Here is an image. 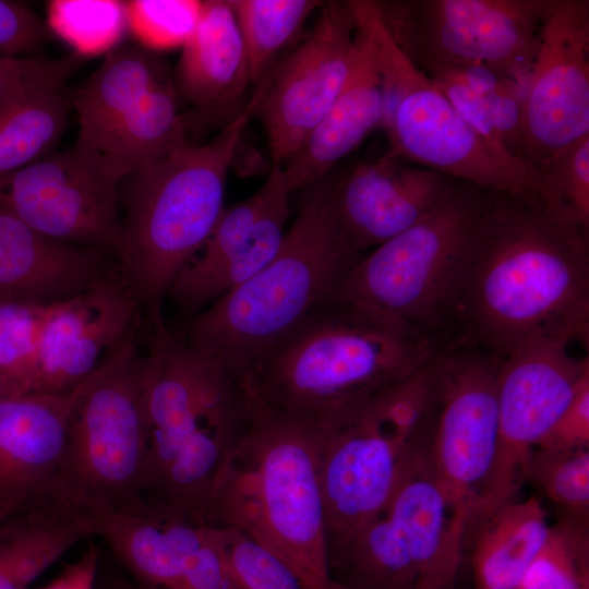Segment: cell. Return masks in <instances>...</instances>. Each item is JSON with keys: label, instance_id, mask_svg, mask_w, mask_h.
<instances>
[{"label": "cell", "instance_id": "1", "mask_svg": "<svg viewBox=\"0 0 589 589\" xmlns=\"http://www.w3.org/2000/svg\"><path fill=\"white\" fill-rule=\"evenodd\" d=\"M454 321L497 358L541 338L587 342L589 228L541 191L495 192L469 238Z\"/></svg>", "mask_w": 589, "mask_h": 589}, {"label": "cell", "instance_id": "2", "mask_svg": "<svg viewBox=\"0 0 589 589\" xmlns=\"http://www.w3.org/2000/svg\"><path fill=\"white\" fill-rule=\"evenodd\" d=\"M438 349L420 329L325 302L240 382L253 404L323 428L421 369Z\"/></svg>", "mask_w": 589, "mask_h": 589}, {"label": "cell", "instance_id": "3", "mask_svg": "<svg viewBox=\"0 0 589 589\" xmlns=\"http://www.w3.org/2000/svg\"><path fill=\"white\" fill-rule=\"evenodd\" d=\"M251 401V400H250ZM323 428L251 401L201 518L236 528L283 560L304 589L332 579L321 488Z\"/></svg>", "mask_w": 589, "mask_h": 589}, {"label": "cell", "instance_id": "4", "mask_svg": "<svg viewBox=\"0 0 589 589\" xmlns=\"http://www.w3.org/2000/svg\"><path fill=\"white\" fill-rule=\"evenodd\" d=\"M141 359L151 431L143 500L200 514L218 471L245 432L251 401L218 361L172 333L144 327Z\"/></svg>", "mask_w": 589, "mask_h": 589}, {"label": "cell", "instance_id": "5", "mask_svg": "<svg viewBox=\"0 0 589 589\" xmlns=\"http://www.w3.org/2000/svg\"><path fill=\"white\" fill-rule=\"evenodd\" d=\"M330 184L326 178L306 189L267 265L190 317L177 334L239 381L324 301L362 256L337 225Z\"/></svg>", "mask_w": 589, "mask_h": 589}, {"label": "cell", "instance_id": "6", "mask_svg": "<svg viewBox=\"0 0 589 589\" xmlns=\"http://www.w3.org/2000/svg\"><path fill=\"white\" fill-rule=\"evenodd\" d=\"M268 80L209 142L185 143L134 173L125 194L117 272L143 323L164 320L163 302L180 269L203 247L225 206L229 169Z\"/></svg>", "mask_w": 589, "mask_h": 589}, {"label": "cell", "instance_id": "7", "mask_svg": "<svg viewBox=\"0 0 589 589\" xmlns=\"http://www.w3.org/2000/svg\"><path fill=\"white\" fill-rule=\"evenodd\" d=\"M495 192L455 179L422 219L362 255L322 303L435 333L454 320L471 231Z\"/></svg>", "mask_w": 589, "mask_h": 589}, {"label": "cell", "instance_id": "8", "mask_svg": "<svg viewBox=\"0 0 589 589\" xmlns=\"http://www.w3.org/2000/svg\"><path fill=\"white\" fill-rule=\"evenodd\" d=\"M434 358L323 426L321 488L328 554L387 505L411 442L435 406Z\"/></svg>", "mask_w": 589, "mask_h": 589}, {"label": "cell", "instance_id": "9", "mask_svg": "<svg viewBox=\"0 0 589 589\" xmlns=\"http://www.w3.org/2000/svg\"><path fill=\"white\" fill-rule=\"evenodd\" d=\"M142 328V327H141ZM134 329L81 383L57 496L79 508L128 510L143 504L151 431Z\"/></svg>", "mask_w": 589, "mask_h": 589}, {"label": "cell", "instance_id": "10", "mask_svg": "<svg viewBox=\"0 0 589 589\" xmlns=\"http://www.w3.org/2000/svg\"><path fill=\"white\" fill-rule=\"evenodd\" d=\"M369 31L382 81L386 153L494 192L540 191L532 167L495 155L459 116L434 82L397 47L373 0H350Z\"/></svg>", "mask_w": 589, "mask_h": 589}, {"label": "cell", "instance_id": "11", "mask_svg": "<svg viewBox=\"0 0 589 589\" xmlns=\"http://www.w3.org/2000/svg\"><path fill=\"white\" fill-rule=\"evenodd\" d=\"M374 4L394 43L428 76L481 64L526 92L552 0H386Z\"/></svg>", "mask_w": 589, "mask_h": 589}, {"label": "cell", "instance_id": "12", "mask_svg": "<svg viewBox=\"0 0 589 589\" xmlns=\"http://www.w3.org/2000/svg\"><path fill=\"white\" fill-rule=\"evenodd\" d=\"M567 337L541 338L500 358L498 434L490 471L468 530L517 500L528 459L574 397L589 385L588 356Z\"/></svg>", "mask_w": 589, "mask_h": 589}, {"label": "cell", "instance_id": "13", "mask_svg": "<svg viewBox=\"0 0 589 589\" xmlns=\"http://www.w3.org/2000/svg\"><path fill=\"white\" fill-rule=\"evenodd\" d=\"M498 362L469 341L436 354L431 461L444 493L466 517L467 532L496 449Z\"/></svg>", "mask_w": 589, "mask_h": 589}, {"label": "cell", "instance_id": "14", "mask_svg": "<svg viewBox=\"0 0 589 589\" xmlns=\"http://www.w3.org/2000/svg\"><path fill=\"white\" fill-rule=\"evenodd\" d=\"M0 208L47 238L117 259L122 239L118 188L73 147L2 179Z\"/></svg>", "mask_w": 589, "mask_h": 589}, {"label": "cell", "instance_id": "15", "mask_svg": "<svg viewBox=\"0 0 589 589\" xmlns=\"http://www.w3.org/2000/svg\"><path fill=\"white\" fill-rule=\"evenodd\" d=\"M356 34L349 0L324 2L312 32L269 71L257 111L272 164L284 166L338 97L352 68Z\"/></svg>", "mask_w": 589, "mask_h": 589}, {"label": "cell", "instance_id": "16", "mask_svg": "<svg viewBox=\"0 0 589 589\" xmlns=\"http://www.w3.org/2000/svg\"><path fill=\"white\" fill-rule=\"evenodd\" d=\"M531 167L589 134V1L552 0L521 111Z\"/></svg>", "mask_w": 589, "mask_h": 589}, {"label": "cell", "instance_id": "17", "mask_svg": "<svg viewBox=\"0 0 589 589\" xmlns=\"http://www.w3.org/2000/svg\"><path fill=\"white\" fill-rule=\"evenodd\" d=\"M281 165L263 184L225 208L214 230L173 279L167 297L192 317L267 265L279 251L292 195Z\"/></svg>", "mask_w": 589, "mask_h": 589}, {"label": "cell", "instance_id": "18", "mask_svg": "<svg viewBox=\"0 0 589 589\" xmlns=\"http://www.w3.org/2000/svg\"><path fill=\"white\" fill-rule=\"evenodd\" d=\"M143 326L139 305L118 274L50 304L38 351L33 393H68L106 353Z\"/></svg>", "mask_w": 589, "mask_h": 589}, {"label": "cell", "instance_id": "19", "mask_svg": "<svg viewBox=\"0 0 589 589\" xmlns=\"http://www.w3.org/2000/svg\"><path fill=\"white\" fill-rule=\"evenodd\" d=\"M455 179L385 154L330 184L337 225L358 253L413 226L447 194Z\"/></svg>", "mask_w": 589, "mask_h": 589}, {"label": "cell", "instance_id": "20", "mask_svg": "<svg viewBox=\"0 0 589 589\" xmlns=\"http://www.w3.org/2000/svg\"><path fill=\"white\" fill-rule=\"evenodd\" d=\"M80 388L0 394V503L23 510L59 498V473Z\"/></svg>", "mask_w": 589, "mask_h": 589}, {"label": "cell", "instance_id": "21", "mask_svg": "<svg viewBox=\"0 0 589 589\" xmlns=\"http://www.w3.org/2000/svg\"><path fill=\"white\" fill-rule=\"evenodd\" d=\"M417 437L407 449L383 512L411 556L417 575L414 589H454L468 521L441 488L430 447Z\"/></svg>", "mask_w": 589, "mask_h": 589}, {"label": "cell", "instance_id": "22", "mask_svg": "<svg viewBox=\"0 0 589 589\" xmlns=\"http://www.w3.org/2000/svg\"><path fill=\"white\" fill-rule=\"evenodd\" d=\"M116 274L110 254L47 238L0 208V300L50 304Z\"/></svg>", "mask_w": 589, "mask_h": 589}, {"label": "cell", "instance_id": "23", "mask_svg": "<svg viewBox=\"0 0 589 589\" xmlns=\"http://www.w3.org/2000/svg\"><path fill=\"white\" fill-rule=\"evenodd\" d=\"M354 16L356 51L348 80L322 120L283 166L292 192L326 179L340 159L381 128V75L369 31L356 13Z\"/></svg>", "mask_w": 589, "mask_h": 589}, {"label": "cell", "instance_id": "24", "mask_svg": "<svg viewBox=\"0 0 589 589\" xmlns=\"http://www.w3.org/2000/svg\"><path fill=\"white\" fill-rule=\"evenodd\" d=\"M175 86L202 112L230 106L251 84L248 58L229 1L203 2L199 24L181 48Z\"/></svg>", "mask_w": 589, "mask_h": 589}, {"label": "cell", "instance_id": "25", "mask_svg": "<svg viewBox=\"0 0 589 589\" xmlns=\"http://www.w3.org/2000/svg\"><path fill=\"white\" fill-rule=\"evenodd\" d=\"M179 95L170 73L160 79L96 146L85 155L118 188L121 180L156 164L185 140Z\"/></svg>", "mask_w": 589, "mask_h": 589}, {"label": "cell", "instance_id": "26", "mask_svg": "<svg viewBox=\"0 0 589 589\" xmlns=\"http://www.w3.org/2000/svg\"><path fill=\"white\" fill-rule=\"evenodd\" d=\"M169 73L157 52L139 44H120L74 93L79 149L100 143L152 87Z\"/></svg>", "mask_w": 589, "mask_h": 589}, {"label": "cell", "instance_id": "27", "mask_svg": "<svg viewBox=\"0 0 589 589\" xmlns=\"http://www.w3.org/2000/svg\"><path fill=\"white\" fill-rule=\"evenodd\" d=\"M85 538L89 536L81 510L62 500L13 514L0 525V589H28Z\"/></svg>", "mask_w": 589, "mask_h": 589}, {"label": "cell", "instance_id": "28", "mask_svg": "<svg viewBox=\"0 0 589 589\" xmlns=\"http://www.w3.org/2000/svg\"><path fill=\"white\" fill-rule=\"evenodd\" d=\"M540 497L514 501L471 532V564L477 589H517L549 532Z\"/></svg>", "mask_w": 589, "mask_h": 589}, {"label": "cell", "instance_id": "29", "mask_svg": "<svg viewBox=\"0 0 589 589\" xmlns=\"http://www.w3.org/2000/svg\"><path fill=\"white\" fill-rule=\"evenodd\" d=\"M72 73L33 81L0 107V181L53 152L67 129L63 86Z\"/></svg>", "mask_w": 589, "mask_h": 589}, {"label": "cell", "instance_id": "30", "mask_svg": "<svg viewBox=\"0 0 589 589\" xmlns=\"http://www.w3.org/2000/svg\"><path fill=\"white\" fill-rule=\"evenodd\" d=\"M248 58L251 83L259 84L274 58L294 38L317 0H230Z\"/></svg>", "mask_w": 589, "mask_h": 589}, {"label": "cell", "instance_id": "31", "mask_svg": "<svg viewBox=\"0 0 589 589\" xmlns=\"http://www.w3.org/2000/svg\"><path fill=\"white\" fill-rule=\"evenodd\" d=\"M46 15L49 32L83 59L106 55L129 33L124 1L52 0Z\"/></svg>", "mask_w": 589, "mask_h": 589}, {"label": "cell", "instance_id": "32", "mask_svg": "<svg viewBox=\"0 0 589 589\" xmlns=\"http://www.w3.org/2000/svg\"><path fill=\"white\" fill-rule=\"evenodd\" d=\"M589 588L588 519L565 516L550 526L517 589Z\"/></svg>", "mask_w": 589, "mask_h": 589}, {"label": "cell", "instance_id": "33", "mask_svg": "<svg viewBox=\"0 0 589 589\" xmlns=\"http://www.w3.org/2000/svg\"><path fill=\"white\" fill-rule=\"evenodd\" d=\"M50 304L0 300V373L14 394L34 390L39 345Z\"/></svg>", "mask_w": 589, "mask_h": 589}, {"label": "cell", "instance_id": "34", "mask_svg": "<svg viewBox=\"0 0 589 589\" xmlns=\"http://www.w3.org/2000/svg\"><path fill=\"white\" fill-rule=\"evenodd\" d=\"M525 479L530 480L566 516L588 519L589 450L555 452L534 448Z\"/></svg>", "mask_w": 589, "mask_h": 589}, {"label": "cell", "instance_id": "35", "mask_svg": "<svg viewBox=\"0 0 589 589\" xmlns=\"http://www.w3.org/2000/svg\"><path fill=\"white\" fill-rule=\"evenodd\" d=\"M533 168L545 200L558 212L589 228V134Z\"/></svg>", "mask_w": 589, "mask_h": 589}, {"label": "cell", "instance_id": "36", "mask_svg": "<svg viewBox=\"0 0 589 589\" xmlns=\"http://www.w3.org/2000/svg\"><path fill=\"white\" fill-rule=\"evenodd\" d=\"M213 527L233 589H304L283 560L249 536L231 527Z\"/></svg>", "mask_w": 589, "mask_h": 589}, {"label": "cell", "instance_id": "37", "mask_svg": "<svg viewBox=\"0 0 589 589\" xmlns=\"http://www.w3.org/2000/svg\"><path fill=\"white\" fill-rule=\"evenodd\" d=\"M197 0L124 1L128 32L153 52L182 48L195 31L203 10Z\"/></svg>", "mask_w": 589, "mask_h": 589}, {"label": "cell", "instance_id": "38", "mask_svg": "<svg viewBox=\"0 0 589 589\" xmlns=\"http://www.w3.org/2000/svg\"><path fill=\"white\" fill-rule=\"evenodd\" d=\"M49 29L26 3L0 0V56H34L49 38Z\"/></svg>", "mask_w": 589, "mask_h": 589}, {"label": "cell", "instance_id": "39", "mask_svg": "<svg viewBox=\"0 0 589 589\" xmlns=\"http://www.w3.org/2000/svg\"><path fill=\"white\" fill-rule=\"evenodd\" d=\"M429 77L448 98L465 122L495 155L510 165L531 167L527 163L512 156L503 146L479 95L450 75L436 74Z\"/></svg>", "mask_w": 589, "mask_h": 589}, {"label": "cell", "instance_id": "40", "mask_svg": "<svg viewBox=\"0 0 589 589\" xmlns=\"http://www.w3.org/2000/svg\"><path fill=\"white\" fill-rule=\"evenodd\" d=\"M524 96L525 89L510 80L481 97L503 146L512 156L522 161H525L521 122Z\"/></svg>", "mask_w": 589, "mask_h": 589}, {"label": "cell", "instance_id": "41", "mask_svg": "<svg viewBox=\"0 0 589 589\" xmlns=\"http://www.w3.org/2000/svg\"><path fill=\"white\" fill-rule=\"evenodd\" d=\"M83 60L74 53L59 59L38 55L0 56V107L28 83L60 72H74Z\"/></svg>", "mask_w": 589, "mask_h": 589}, {"label": "cell", "instance_id": "42", "mask_svg": "<svg viewBox=\"0 0 589 589\" xmlns=\"http://www.w3.org/2000/svg\"><path fill=\"white\" fill-rule=\"evenodd\" d=\"M589 444V385L570 401L536 448L568 452Z\"/></svg>", "mask_w": 589, "mask_h": 589}, {"label": "cell", "instance_id": "43", "mask_svg": "<svg viewBox=\"0 0 589 589\" xmlns=\"http://www.w3.org/2000/svg\"><path fill=\"white\" fill-rule=\"evenodd\" d=\"M99 562L100 549L91 541L80 558L68 564L58 577L43 589H95Z\"/></svg>", "mask_w": 589, "mask_h": 589}, {"label": "cell", "instance_id": "44", "mask_svg": "<svg viewBox=\"0 0 589 589\" xmlns=\"http://www.w3.org/2000/svg\"><path fill=\"white\" fill-rule=\"evenodd\" d=\"M95 589H100V588H96L95 586ZM101 589H144V588H142L139 585L134 586L122 579H111V580H106Z\"/></svg>", "mask_w": 589, "mask_h": 589}, {"label": "cell", "instance_id": "45", "mask_svg": "<svg viewBox=\"0 0 589 589\" xmlns=\"http://www.w3.org/2000/svg\"><path fill=\"white\" fill-rule=\"evenodd\" d=\"M20 509L11 503H0V525Z\"/></svg>", "mask_w": 589, "mask_h": 589}, {"label": "cell", "instance_id": "46", "mask_svg": "<svg viewBox=\"0 0 589 589\" xmlns=\"http://www.w3.org/2000/svg\"><path fill=\"white\" fill-rule=\"evenodd\" d=\"M323 589H356L350 586L344 585L342 582L336 581L333 578Z\"/></svg>", "mask_w": 589, "mask_h": 589}, {"label": "cell", "instance_id": "47", "mask_svg": "<svg viewBox=\"0 0 589 589\" xmlns=\"http://www.w3.org/2000/svg\"><path fill=\"white\" fill-rule=\"evenodd\" d=\"M0 394H14L1 373H0Z\"/></svg>", "mask_w": 589, "mask_h": 589}, {"label": "cell", "instance_id": "48", "mask_svg": "<svg viewBox=\"0 0 589 589\" xmlns=\"http://www.w3.org/2000/svg\"><path fill=\"white\" fill-rule=\"evenodd\" d=\"M584 589H589V588H584Z\"/></svg>", "mask_w": 589, "mask_h": 589}]
</instances>
